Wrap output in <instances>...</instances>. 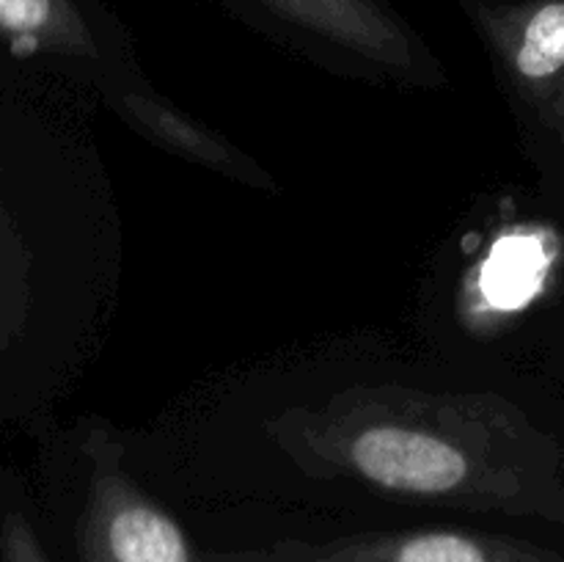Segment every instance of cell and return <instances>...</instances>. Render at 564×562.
I'll return each mask as SVG.
<instances>
[{"mask_svg":"<svg viewBox=\"0 0 564 562\" xmlns=\"http://www.w3.org/2000/svg\"><path fill=\"white\" fill-rule=\"evenodd\" d=\"M0 39L14 55L72 66L102 99L143 80L124 33L80 0H0Z\"/></svg>","mask_w":564,"mask_h":562,"instance_id":"cell-5","label":"cell"},{"mask_svg":"<svg viewBox=\"0 0 564 562\" xmlns=\"http://www.w3.org/2000/svg\"><path fill=\"white\" fill-rule=\"evenodd\" d=\"M0 556L3 562H50L36 532L22 512H6L0 523Z\"/></svg>","mask_w":564,"mask_h":562,"instance_id":"cell-8","label":"cell"},{"mask_svg":"<svg viewBox=\"0 0 564 562\" xmlns=\"http://www.w3.org/2000/svg\"><path fill=\"white\" fill-rule=\"evenodd\" d=\"M165 461L330 505L564 523V441L516 372L435 350L251 369L187 413Z\"/></svg>","mask_w":564,"mask_h":562,"instance_id":"cell-1","label":"cell"},{"mask_svg":"<svg viewBox=\"0 0 564 562\" xmlns=\"http://www.w3.org/2000/svg\"><path fill=\"white\" fill-rule=\"evenodd\" d=\"M0 284H3V281H0Z\"/></svg>","mask_w":564,"mask_h":562,"instance_id":"cell-10","label":"cell"},{"mask_svg":"<svg viewBox=\"0 0 564 562\" xmlns=\"http://www.w3.org/2000/svg\"><path fill=\"white\" fill-rule=\"evenodd\" d=\"M226 562H564L560 554L510 534L468 527H405L330 540H281Z\"/></svg>","mask_w":564,"mask_h":562,"instance_id":"cell-6","label":"cell"},{"mask_svg":"<svg viewBox=\"0 0 564 562\" xmlns=\"http://www.w3.org/2000/svg\"><path fill=\"white\" fill-rule=\"evenodd\" d=\"M105 105L132 132H138L143 141L154 143L158 149H165L169 154L215 171V174L240 182V185L257 187V191H275V182L251 154L242 152L224 132L204 125L202 119L180 108L174 99L160 94L147 77L105 97Z\"/></svg>","mask_w":564,"mask_h":562,"instance_id":"cell-7","label":"cell"},{"mask_svg":"<svg viewBox=\"0 0 564 562\" xmlns=\"http://www.w3.org/2000/svg\"><path fill=\"white\" fill-rule=\"evenodd\" d=\"M80 562H202L185 527L138 479L130 444L110 428L80 439Z\"/></svg>","mask_w":564,"mask_h":562,"instance_id":"cell-3","label":"cell"},{"mask_svg":"<svg viewBox=\"0 0 564 562\" xmlns=\"http://www.w3.org/2000/svg\"><path fill=\"white\" fill-rule=\"evenodd\" d=\"M527 152L564 171V0H466Z\"/></svg>","mask_w":564,"mask_h":562,"instance_id":"cell-2","label":"cell"},{"mask_svg":"<svg viewBox=\"0 0 564 562\" xmlns=\"http://www.w3.org/2000/svg\"><path fill=\"white\" fill-rule=\"evenodd\" d=\"M312 58L341 75L435 88L446 75L427 44L380 0H251Z\"/></svg>","mask_w":564,"mask_h":562,"instance_id":"cell-4","label":"cell"},{"mask_svg":"<svg viewBox=\"0 0 564 562\" xmlns=\"http://www.w3.org/2000/svg\"><path fill=\"white\" fill-rule=\"evenodd\" d=\"M562 334H564V325H562Z\"/></svg>","mask_w":564,"mask_h":562,"instance_id":"cell-9","label":"cell"}]
</instances>
